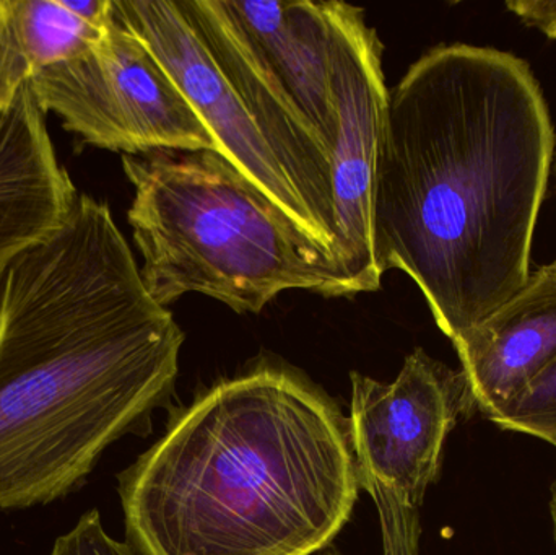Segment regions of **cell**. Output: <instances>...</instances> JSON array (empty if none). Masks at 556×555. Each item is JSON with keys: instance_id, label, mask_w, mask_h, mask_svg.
I'll return each mask as SVG.
<instances>
[{"instance_id": "ba28073f", "label": "cell", "mask_w": 556, "mask_h": 555, "mask_svg": "<svg viewBox=\"0 0 556 555\" xmlns=\"http://www.w3.org/2000/svg\"><path fill=\"white\" fill-rule=\"evenodd\" d=\"M113 13L153 52L178 85L215 140L218 155L333 254L250 111L179 9L178 0H113Z\"/></svg>"}, {"instance_id": "7a4b0ae2", "label": "cell", "mask_w": 556, "mask_h": 555, "mask_svg": "<svg viewBox=\"0 0 556 555\" xmlns=\"http://www.w3.org/2000/svg\"><path fill=\"white\" fill-rule=\"evenodd\" d=\"M182 342L108 204L78 192L65 220L7 267L0 510L77 491L168 396Z\"/></svg>"}, {"instance_id": "30bf717a", "label": "cell", "mask_w": 556, "mask_h": 555, "mask_svg": "<svg viewBox=\"0 0 556 555\" xmlns=\"http://www.w3.org/2000/svg\"><path fill=\"white\" fill-rule=\"evenodd\" d=\"M477 409L490 419L556 358V269L532 273L515 297L454 339Z\"/></svg>"}, {"instance_id": "7c38bea8", "label": "cell", "mask_w": 556, "mask_h": 555, "mask_svg": "<svg viewBox=\"0 0 556 555\" xmlns=\"http://www.w3.org/2000/svg\"><path fill=\"white\" fill-rule=\"evenodd\" d=\"M264 58L332 156L337 114L330 68V23L326 2L230 0Z\"/></svg>"}, {"instance_id": "9a60e30c", "label": "cell", "mask_w": 556, "mask_h": 555, "mask_svg": "<svg viewBox=\"0 0 556 555\" xmlns=\"http://www.w3.org/2000/svg\"><path fill=\"white\" fill-rule=\"evenodd\" d=\"M51 555H136L129 544L113 540L104 531L98 510H90L75 528L58 538Z\"/></svg>"}, {"instance_id": "2e32d148", "label": "cell", "mask_w": 556, "mask_h": 555, "mask_svg": "<svg viewBox=\"0 0 556 555\" xmlns=\"http://www.w3.org/2000/svg\"><path fill=\"white\" fill-rule=\"evenodd\" d=\"M506 9L511 10L531 28L556 39V0H509Z\"/></svg>"}, {"instance_id": "8fae6325", "label": "cell", "mask_w": 556, "mask_h": 555, "mask_svg": "<svg viewBox=\"0 0 556 555\" xmlns=\"http://www.w3.org/2000/svg\"><path fill=\"white\" fill-rule=\"evenodd\" d=\"M77 195L28 81L0 108V264L52 234Z\"/></svg>"}, {"instance_id": "ac0fdd59", "label": "cell", "mask_w": 556, "mask_h": 555, "mask_svg": "<svg viewBox=\"0 0 556 555\" xmlns=\"http://www.w3.org/2000/svg\"><path fill=\"white\" fill-rule=\"evenodd\" d=\"M551 517L552 525H554V540L556 544V478L554 481V485H552Z\"/></svg>"}, {"instance_id": "5bb4252c", "label": "cell", "mask_w": 556, "mask_h": 555, "mask_svg": "<svg viewBox=\"0 0 556 555\" xmlns=\"http://www.w3.org/2000/svg\"><path fill=\"white\" fill-rule=\"evenodd\" d=\"M489 420L502 430L534 437L556 449V358Z\"/></svg>"}, {"instance_id": "52a82bcc", "label": "cell", "mask_w": 556, "mask_h": 555, "mask_svg": "<svg viewBox=\"0 0 556 555\" xmlns=\"http://www.w3.org/2000/svg\"><path fill=\"white\" fill-rule=\"evenodd\" d=\"M337 133L332 147L337 256L359 293L381 289L372 243V195L389 88L378 31L365 10L326 2Z\"/></svg>"}, {"instance_id": "277c9868", "label": "cell", "mask_w": 556, "mask_h": 555, "mask_svg": "<svg viewBox=\"0 0 556 555\" xmlns=\"http://www.w3.org/2000/svg\"><path fill=\"white\" fill-rule=\"evenodd\" d=\"M123 168L140 276L159 305L202 293L261 313L287 290L358 295L336 256L218 153L124 155Z\"/></svg>"}, {"instance_id": "5b68a950", "label": "cell", "mask_w": 556, "mask_h": 555, "mask_svg": "<svg viewBox=\"0 0 556 555\" xmlns=\"http://www.w3.org/2000/svg\"><path fill=\"white\" fill-rule=\"evenodd\" d=\"M349 432L358 485L379 514L382 554L418 555L420 508L440 475L444 442L477 409L463 370L415 349L392 383L353 371Z\"/></svg>"}, {"instance_id": "9c48e42d", "label": "cell", "mask_w": 556, "mask_h": 555, "mask_svg": "<svg viewBox=\"0 0 556 555\" xmlns=\"http://www.w3.org/2000/svg\"><path fill=\"white\" fill-rule=\"evenodd\" d=\"M178 5L250 111L337 256L332 156L323 137L264 58L230 0H178Z\"/></svg>"}, {"instance_id": "8992f818", "label": "cell", "mask_w": 556, "mask_h": 555, "mask_svg": "<svg viewBox=\"0 0 556 555\" xmlns=\"http://www.w3.org/2000/svg\"><path fill=\"white\" fill-rule=\"evenodd\" d=\"M46 114L88 146L146 155L159 150L217 153L201 117L153 52L111 20L85 54L39 71L29 80Z\"/></svg>"}, {"instance_id": "6da1fadb", "label": "cell", "mask_w": 556, "mask_h": 555, "mask_svg": "<svg viewBox=\"0 0 556 555\" xmlns=\"http://www.w3.org/2000/svg\"><path fill=\"white\" fill-rule=\"evenodd\" d=\"M554 152L541 85L511 52L438 46L389 90L376 267L407 274L451 342L531 279Z\"/></svg>"}, {"instance_id": "3957f363", "label": "cell", "mask_w": 556, "mask_h": 555, "mask_svg": "<svg viewBox=\"0 0 556 555\" xmlns=\"http://www.w3.org/2000/svg\"><path fill=\"white\" fill-rule=\"evenodd\" d=\"M358 491L340 414L269 367L202 394L119 478L140 555H311L349 521Z\"/></svg>"}, {"instance_id": "e0dca14e", "label": "cell", "mask_w": 556, "mask_h": 555, "mask_svg": "<svg viewBox=\"0 0 556 555\" xmlns=\"http://www.w3.org/2000/svg\"><path fill=\"white\" fill-rule=\"evenodd\" d=\"M7 267L9 264H0V323H2L3 302H5Z\"/></svg>"}, {"instance_id": "d6986e66", "label": "cell", "mask_w": 556, "mask_h": 555, "mask_svg": "<svg viewBox=\"0 0 556 555\" xmlns=\"http://www.w3.org/2000/svg\"><path fill=\"white\" fill-rule=\"evenodd\" d=\"M552 267H554V269H556V260L554 261V263L551 264Z\"/></svg>"}, {"instance_id": "4fadbf2b", "label": "cell", "mask_w": 556, "mask_h": 555, "mask_svg": "<svg viewBox=\"0 0 556 555\" xmlns=\"http://www.w3.org/2000/svg\"><path fill=\"white\" fill-rule=\"evenodd\" d=\"M106 28L85 22L64 0H0V108L42 68L85 54Z\"/></svg>"}]
</instances>
